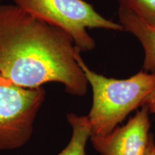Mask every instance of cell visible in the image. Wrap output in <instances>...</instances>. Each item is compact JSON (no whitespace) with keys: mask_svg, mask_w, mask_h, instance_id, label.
Wrapping results in <instances>:
<instances>
[{"mask_svg":"<svg viewBox=\"0 0 155 155\" xmlns=\"http://www.w3.org/2000/svg\"><path fill=\"white\" fill-rule=\"evenodd\" d=\"M80 51L68 35L16 5H0V75L17 86L38 88L60 83L74 96L88 83L76 61Z\"/></svg>","mask_w":155,"mask_h":155,"instance_id":"6da1fadb","label":"cell"},{"mask_svg":"<svg viewBox=\"0 0 155 155\" xmlns=\"http://www.w3.org/2000/svg\"><path fill=\"white\" fill-rule=\"evenodd\" d=\"M75 58L92 88V106L87 116L91 135L111 133L128 115L142 106L155 86V74L143 70L127 79L111 78L89 68L81 51Z\"/></svg>","mask_w":155,"mask_h":155,"instance_id":"7a4b0ae2","label":"cell"},{"mask_svg":"<svg viewBox=\"0 0 155 155\" xmlns=\"http://www.w3.org/2000/svg\"><path fill=\"white\" fill-rule=\"evenodd\" d=\"M15 5L37 18L61 29L81 52L96 47L88 29L124 31L119 22L106 18L84 0H13Z\"/></svg>","mask_w":155,"mask_h":155,"instance_id":"3957f363","label":"cell"},{"mask_svg":"<svg viewBox=\"0 0 155 155\" xmlns=\"http://www.w3.org/2000/svg\"><path fill=\"white\" fill-rule=\"evenodd\" d=\"M45 99L42 87L22 88L0 75V151L17 150L28 142Z\"/></svg>","mask_w":155,"mask_h":155,"instance_id":"277c9868","label":"cell"},{"mask_svg":"<svg viewBox=\"0 0 155 155\" xmlns=\"http://www.w3.org/2000/svg\"><path fill=\"white\" fill-rule=\"evenodd\" d=\"M150 127V111L142 106L126 125L104 136L91 135L90 139L101 155H144Z\"/></svg>","mask_w":155,"mask_h":155,"instance_id":"5b68a950","label":"cell"},{"mask_svg":"<svg viewBox=\"0 0 155 155\" xmlns=\"http://www.w3.org/2000/svg\"><path fill=\"white\" fill-rule=\"evenodd\" d=\"M119 23L124 31L130 32L140 42L144 50L143 71L155 74V25L149 24L132 11L119 5Z\"/></svg>","mask_w":155,"mask_h":155,"instance_id":"8992f818","label":"cell"},{"mask_svg":"<svg viewBox=\"0 0 155 155\" xmlns=\"http://www.w3.org/2000/svg\"><path fill=\"white\" fill-rule=\"evenodd\" d=\"M67 119L72 128V137L66 147L58 155H86L87 141L91 135L88 116L69 114Z\"/></svg>","mask_w":155,"mask_h":155,"instance_id":"52a82bcc","label":"cell"},{"mask_svg":"<svg viewBox=\"0 0 155 155\" xmlns=\"http://www.w3.org/2000/svg\"><path fill=\"white\" fill-rule=\"evenodd\" d=\"M119 5L130 9L149 24L155 25V0H118Z\"/></svg>","mask_w":155,"mask_h":155,"instance_id":"ba28073f","label":"cell"},{"mask_svg":"<svg viewBox=\"0 0 155 155\" xmlns=\"http://www.w3.org/2000/svg\"><path fill=\"white\" fill-rule=\"evenodd\" d=\"M142 106H146L150 113L155 115V86L150 94L146 97Z\"/></svg>","mask_w":155,"mask_h":155,"instance_id":"9c48e42d","label":"cell"},{"mask_svg":"<svg viewBox=\"0 0 155 155\" xmlns=\"http://www.w3.org/2000/svg\"><path fill=\"white\" fill-rule=\"evenodd\" d=\"M144 155H155V141L152 134H150L149 141Z\"/></svg>","mask_w":155,"mask_h":155,"instance_id":"30bf717a","label":"cell"},{"mask_svg":"<svg viewBox=\"0 0 155 155\" xmlns=\"http://www.w3.org/2000/svg\"><path fill=\"white\" fill-rule=\"evenodd\" d=\"M2 1V0H0V2H1Z\"/></svg>","mask_w":155,"mask_h":155,"instance_id":"8fae6325","label":"cell"}]
</instances>
